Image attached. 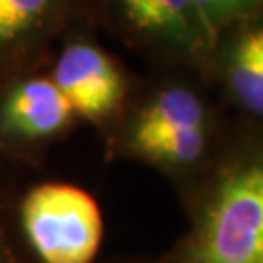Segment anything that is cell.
Here are the masks:
<instances>
[{
	"label": "cell",
	"mask_w": 263,
	"mask_h": 263,
	"mask_svg": "<svg viewBox=\"0 0 263 263\" xmlns=\"http://www.w3.org/2000/svg\"><path fill=\"white\" fill-rule=\"evenodd\" d=\"M179 201L187 228L152 263H263V121L234 119L215 164Z\"/></svg>",
	"instance_id": "7a4b0ae2"
},
{
	"label": "cell",
	"mask_w": 263,
	"mask_h": 263,
	"mask_svg": "<svg viewBox=\"0 0 263 263\" xmlns=\"http://www.w3.org/2000/svg\"><path fill=\"white\" fill-rule=\"evenodd\" d=\"M113 263H152V257H135V259H123V261Z\"/></svg>",
	"instance_id": "8fae6325"
},
{
	"label": "cell",
	"mask_w": 263,
	"mask_h": 263,
	"mask_svg": "<svg viewBox=\"0 0 263 263\" xmlns=\"http://www.w3.org/2000/svg\"><path fill=\"white\" fill-rule=\"evenodd\" d=\"M125 29L166 66H183L207 78L218 35L195 0H113Z\"/></svg>",
	"instance_id": "277c9868"
},
{
	"label": "cell",
	"mask_w": 263,
	"mask_h": 263,
	"mask_svg": "<svg viewBox=\"0 0 263 263\" xmlns=\"http://www.w3.org/2000/svg\"><path fill=\"white\" fill-rule=\"evenodd\" d=\"M232 125L205 76L166 66L133 94L115 123V146L121 156L162 174L181 199L215 164Z\"/></svg>",
	"instance_id": "6da1fadb"
},
{
	"label": "cell",
	"mask_w": 263,
	"mask_h": 263,
	"mask_svg": "<svg viewBox=\"0 0 263 263\" xmlns=\"http://www.w3.org/2000/svg\"><path fill=\"white\" fill-rule=\"evenodd\" d=\"M72 121L74 113L51 76L20 80L0 102V135L14 144L33 146L53 141Z\"/></svg>",
	"instance_id": "52a82bcc"
},
{
	"label": "cell",
	"mask_w": 263,
	"mask_h": 263,
	"mask_svg": "<svg viewBox=\"0 0 263 263\" xmlns=\"http://www.w3.org/2000/svg\"><path fill=\"white\" fill-rule=\"evenodd\" d=\"M61 0H0V51L41 29Z\"/></svg>",
	"instance_id": "ba28073f"
},
{
	"label": "cell",
	"mask_w": 263,
	"mask_h": 263,
	"mask_svg": "<svg viewBox=\"0 0 263 263\" xmlns=\"http://www.w3.org/2000/svg\"><path fill=\"white\" fill-rule=\"evenodd\" d=\"M207 80L240 121H263V14L218 33Z\"/></svg>",
	"instance_id": "8992f818"
},
{
	"label": "cell",
	"mask_w": 263,
	"mask_h": 263,
	"mask_svg": "<svg viewBox=\"0 0 263 263\" xmlns=\"http://www.w3.org/2000/svg\"><path fill=\"white\" fill-rule=\"evenodd\" d=\"M51 80L74 117L90 123H117L131 102V82L105 51L86 41L68 43L59 55Z\"/></svg>",
	"instance_id": "5b68a950"
},
{
	"label": "cell",
	"mask_w": 263,
	"mask_h": 263,
	"mask_svg": "<svg viewBox=\"0 0 263 263\" xmlns=\"http://www.w3.org/2000/svg\"><path fill=\"white\" fill-rule=\"evenodd\" d=\"M20 224L39 263H94L104 240L100 205L72 183L47 181L29 189Z\"/></svg>",
	"instance_id": "3957f363"
},
{
	"label": "cell",
	"mask_w": 263,
	"mask_h": 263,
	"mask_svg": "<svg viewBox=\"0 0 263 263\" xmlns=\"http://www.w3.org/2000/svg\"><path fill=\"white\" fill-rule=\"evenodd\" d=\"M0 263H22L14 252V248L10 246L8 236L2 230V226H0Z\"/></svg>",
	"instance_id": "30bf717a"
},
{
	"label": "cell",
	"mask_w": 263,
	"mask_h": 263,
	"mask_svg": "<svg viewBox=\"0 0 263 263\" xmlns=\"http://www.w3.org/2000/svg\"><path fill=\"white\" fill-rule=\"evenodd\" d=\"M216 35L238 22L263 14V0H195Z\"/></svg>",
	"instance_id": "9c48e42d"
}]
</instances>
